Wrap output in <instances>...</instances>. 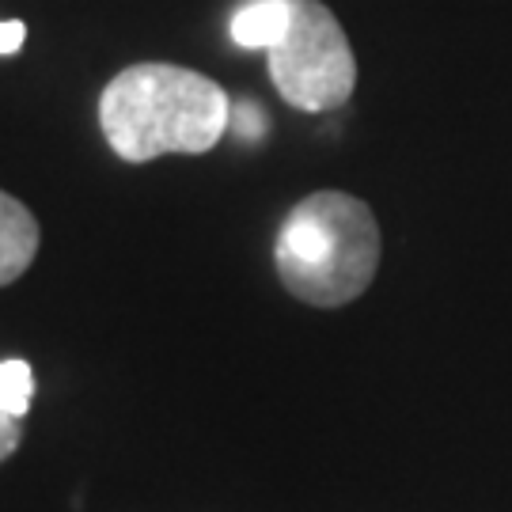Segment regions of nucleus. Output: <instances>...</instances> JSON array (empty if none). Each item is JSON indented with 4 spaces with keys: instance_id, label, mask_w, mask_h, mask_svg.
<instances>
[{
    "instance_id": "nucleus-1",
    "label": "nucleus",
    "mask_w": 512,
    "mask_h": 512,
    "mask_svg": "<svg viewBox=\"0 0 512 512\" xmlns=\"http://www.w3.org/2000/svg\"><path fill=\"white\" fill-rule=\"evenodd\" d=\"M232 126V99L205 73L141 61L129 65L99 95V129L126 164L160 156H202Z\"/></svg>"
},
{
    "instance_id": "nucleus-2",
    "label": "nucleus",
    "mask_w": 512,
    "mask_h": 512,
    "mask_svg": "<svg viewBox=\"0 0 512 512\" xmlns=\"http://www.w3.org/2000/svg\"><path fill=\"white\" fill-rule=\"evenodd\" d=\"M384 255V236L361 198L315 190L285 217L274 266L289 296L311 308H342L365 293Z\"/></svg>"
},
{
    "instance_id": "nucleus-3",
    "label": "nucleus",
    "mask_w": 512,
    "mask_h": 512,
    "mask_svg": "<svg viewBox=\"0 0 512 512\" xmlns=\"http://www.w3.org/2000/svg\"><path fill=\"white\" fill-rule=\"evenodd\" d=\"M266 54L277 95L296 110H334L357 88L346 31L319 0H289V27Z\"/></svg>"
},
{
    "instance_id": "nucleus-4",
    "label": "nucleus",
    "mask_w": 512,
    "mask_h": 512,
    "mask_svg": "<svg viewBox=\"0 0 512 512\" xmlns=\"http://www.w3.org/2000/svg\"><path fill=\"white\" fill-rule=\"evenodd\" d=\"M38 243H42L38 217L8 190H0V289L31 270Z\"/></svg>"
},
{
    "instance_id": "nucleus-5",
    "label": "nucleus",
    "mask_w": 512,
    "mask_h": 512,
    "mask_svg": "<svg viewBox=\"0 0 512 512\" xmlns=\"http://www.w3.org/2000/svg\"><path fill=\"white\" fill-rule=\"evenodd\" d=\"M289 27V0H247L232 16V42L243 50H270Z\"/></svg>"
},
{
    "instance_id": "nucleus-6",
    "label": "nucleus",
    "mask_w": 512,
    "mask_h": 512,
    "mask_svg": "<svg viewBox=\"0 0 512 512\" xmlns=\"http://www.w3.org/2000/svg\"><path fill=\"white\" fill-rule=\"evenodd\" d=\"M31 399H35V372H31V365L19 361V357L0 361V406L8 414L23 418L31 410Z\"/></svg>"
},
{
    "instance_id": "nucleus-7",
    "label": "nucleus",
    "mask_w": 512,
    "mask_h": 512,
    "mask_svg": "<svg viewBox=\"0 0 512 512\" xmlns=\"http://www.w3.org/2000/svg\"><path fill=\"white\" fill-rule=\"evenodd\" d=\"M228 129H236V137L255 141V137L266 133V114H262L255 103H239V107H232V126Z\"/></svg>"
},
{
    "instance_id": "nucleus-8",
    "label": "nucleus",
    "mask_w": 512,
    "mask_h": 512,
    "mask_svg": "<svg viewBox=\"0 0 512 512\" xmlns=\"http://www.w3.org/2000/svg\"><path fill=\"white\" fill-rule=\"evenodd\" d=\"M19 440H23V418L8 414V410L0 406V463L16 452Z\"/></svg>"
},
{
    "instance_id": "nucleus-9",
    "label": "nucleus",
    "mask_w": 512,
    "mask_h": 512,
    "mask_svg": "<svg viewBox=\"0 0 512 512\" xmlns=\"http://www.w3.org/2000/svg\"><path fill=\"white\" fill-rule=\"evenodd\" d=\"M27 42V23L23 19H0V57L19 54Z\"/></svg>"
}]
</instances>
